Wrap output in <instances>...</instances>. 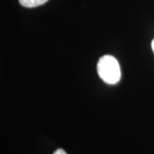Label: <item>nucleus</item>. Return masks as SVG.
<instances>
[{
  "mask_svg": "<svg viewBox=\"0 0 154 154\" xmlns=\"http://www.w3.org/2000/svg\"><path fill=\"white\" fill-rule=\"evenodd\" d=\"M97 70L99 76L107 84L115 85L121 79V69L114 57L105 55L98 62Z\"/></svg>",
  "mask_w": 154,
  "mask_h": 154,
  "instance_id": "1",
  "label": "nucleus"
},
{
  "mask_svg": "<svg viewBox=\"0 0 154 154\" xmlns=\"http://www.w3.org/2000/svg\"><path fill=\"white\" fill-rule=\"evenodd\" d=\"M47 1L48 0H19V3L23 7H26V8H34V7L44 5Z\"/></svg>",
  "mask_w": 154,
  "mask_h": 154,
  "instance_id": "2",
  "label": "nucleus"
},
{
  "mask_svg": "<svg viewBox=\"0 0 154 154\" xmlns=\"http://www.w3.org/2000/svg\"><path fill=\"white\" fill-rule=\"evenodd\" d=\"M53 154H67V153L65 152V151H63V149H57V150Z\"/></svg>",
  "mask_w": 154,
  "mask_h": 154,
  "instance_id": "3",
  "label": "nucleus"
},
{
  "mask_svg": "<svg viewBox=\"0 0 154 154\" xmlns=\"http://www.w3.org/2000/svg\"><path fill=\"white\" fill-rule=\"evenodd\" d=\"M152 51H153V52H154V38H153V40L152 41Z\"/></svg>",
  "mask_w": 154,
  "mask_h": 154,
  "instance_id": "4",
  "label": "nucleus"
}]
</instances>
